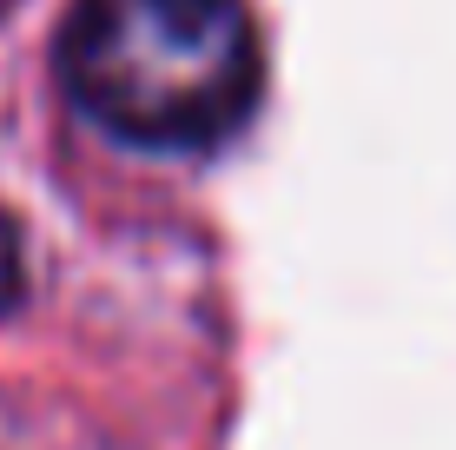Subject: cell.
I'll use <instances>...</instances> for the list:
<instances>
[{
	"mask_svg": "<svg viewBox=\"0 0 456 450\" xmlns=\"http://www.w3.org/2000/svg\"><path fill=\"white\" fill-rule=\"evenodd\" d=\"M60 80L106 133L199 152L245 127L258 34L239 0H80L60 34Z\"/></svg>",
	"mask_w": 456,
	"mask_h": 450,
	"instance_id": "obj_1",
	"label": "cell"
},
{
	"mask_svg": "<svg viewBox=\"0 0 456 450\" xmlns=\"http://www.w3.org/2000/svg\"><path fill=\"white\" fill-rule=\"evenodd\" d=\"M27 291V258H20V232H13V219L0 212V318L20 305Z\"/></svg>",
	"mask_w": 456,
	"mask_h": 450,
	"instance_id": "obj_2",
	"label": "cell"
}]
</instances>
